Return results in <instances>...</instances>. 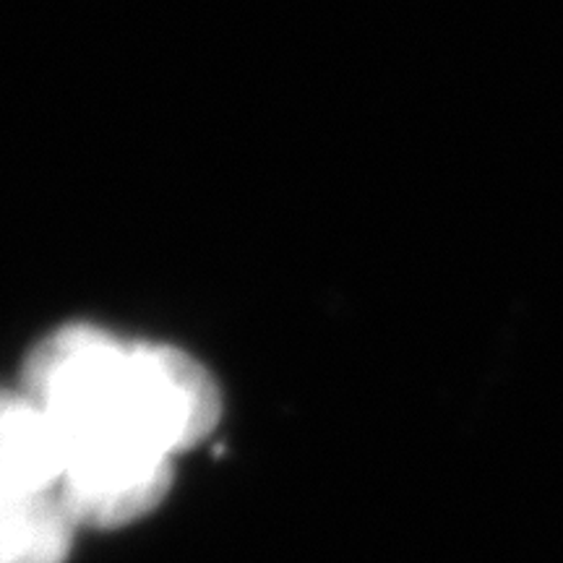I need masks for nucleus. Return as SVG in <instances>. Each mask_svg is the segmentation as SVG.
Segmentation results:
<instances>
[{
  "label": "nucleus",
  "instance_id": "f257e3e1",
  "mask_svg": "<svg viewBox=\"0 0 563 563\" xmlns=\"http://www.w3.org/2000/svg\"><path fill=\"white\" fill-rule=\"evenodd\" d=\"M21 389L58 422L68 460L121 452L175 460L222 418L220 386L194 355L91 323L47 334L24 361Z\"/></svg>",
  "mask_w": 563,
  "mask_h": 563
},
{
  "label": "nucleus",
  "instance_id": "f03ea898",
  "mask_svg": "<svg viewBox=\"0 0 563 563\" xmlns=\"http://www.w3.org/2000/svg\"><path fill=\"white\" fill-rule=\"evenodd\" d=\"M173 485V460L157 454H84L66 464L58 496L76 527L112 530L152 514Z\"/></svg>",
  "mask_w": 563,
  "mask_h": 563
},
{
  "label": "nucleus",
  "instance_id": "7ed1b4c3",
  "mask_svg": "<svg viewBox=\"0 0 563 563\" xmlns=\"http://www.w3.org/2000/svg\"><path fill=\"white\" fill-rule=\"evenodd\" d=\"M66 439L51 412L24 389H0V477L34 490H58Z\"/></svg>",
  "mask_w": 563,
  "mask_h": 563
},
{
  "label": "nucleus",
  "instance_id": "20e7f679",
  "mask_svg": "<svg viewBox=\"0 0 563 563\" xmlns=\"http://www.w3.org/2000/svg\"><path fill=\"white\" fill-rule=\"evenodd\" d=\"M76 530L58 490L0 477V563H66Z\"/></svg>",
  "mask_w": 563,
  "mask_h": 563
}]
</instances>
